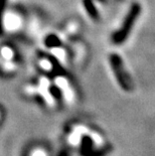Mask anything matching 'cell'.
<instances>
[{
	"instance_id": "obj_1",
	"label": "cell",
	"mask_w": 155,
	"mask_h": 156,
	"mask_svg": "<svg viewBox=\"0 0 155 156\" xmlns=\"http://www.w3.org/2000/svg\"><path fill=\"white\" fill-rule=\"evenodd\" d=\"M24 156H49L48 152L41 146H34L25 152Z\"/></svg>"
}]
</instances>
